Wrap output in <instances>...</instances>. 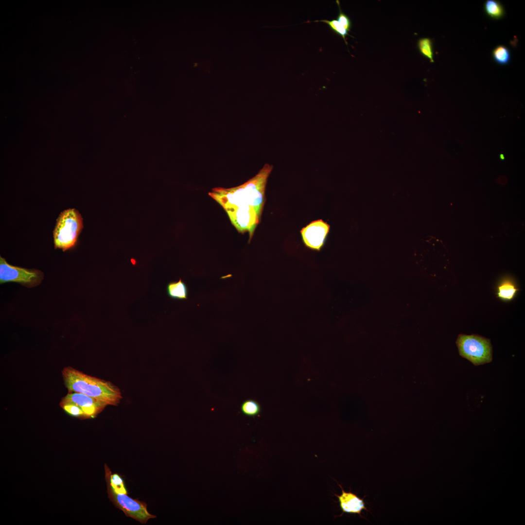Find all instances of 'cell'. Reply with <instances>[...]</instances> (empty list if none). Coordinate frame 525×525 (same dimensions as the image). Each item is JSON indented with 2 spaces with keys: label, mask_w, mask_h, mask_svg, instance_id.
Listing matches in <instances>:
<instances>
[{
  "label": "cell",
  "mask_w": 525,
  "mask_h": 525,
  "mask_svg": "<svg viewBox=\"0 0 525 525\" xmlns=\"http://www.w3.org/2000/svg\"><path fill=\"white\" fill-rule=\"evenodd\" d=\"M338 485L341 489L342 493L339 495L335 494V495L338 499L342 513L358 514L363 517L361 513L363 510L369 511L365 506L364 498H360L350 490L349 492L345 491L340 484Z\"/></svg>",
  "instance_id": "obj_9"
},
{
  "label": "cell",
  "mask_w": 525,
  "mask_h": 525,
  "mask_svg": "<svg viewBox=\"0 0 525 525\" xmlns=\"http://www.w3.org/2000/svg\"><path fill=\"white\" fill-rule=\"evenodd\" d=\"M42 271L36 269H27L12 265L0 257V283L17 282L31 288L39 285L43 279Z\"/></svg>",
  "instance_id": "obj_5"
},
{
  "label": "cell",
  "mask_w": 525,
  "mask_h": 525,
  "mask_svg": "<svg viewBox=\"0 0 525 525\" xmlns=\"http://www.w3.org/2000/svg\"><path fill=\"white\" fill-rule=\"evenodd\" d=\"M106 470L108 484L112 489L117 492L127 493L123 480L120 476L116 473L111 474L108 468Z\"/></svg>",
  "instance_id": "obj_15"
},
{
  "label": "cell",
  "mask_w": 525,
  "mask_h": 525,
  "mask_svg": "<svg viewBox=\"0 0 525 525\" xmlns=\"http://www.w3.org/2000/svg\"><path fill=\"white\" fill-rule=\"evenodd\" d=\"M418 47L420 53L427 58L431 63L434 62V52L432 40L428 37L418 40Z\"/></svg>",
  "instance_id": "obj_14"
},
{
  "label": "cell",
  "mask_w": 525,
  "mask_h": 525,
  "mask_svg": "<svg viewBox=\"0 0 525 525\" xmlns=\"http://www.w3.org/2000/svg\"><path fill=\"white\" fill-rule=\"evenodd\" d=\"M330 226L322 220L312 222L300 231L303 242L308 247L319 250L323 246Z\"/></svg>",
  "instance_id": "obj_7"
},
{
  "label": "cell",
  "mask_w": 525,
  "mask_h": 525,
  "mask_svg": "<svg viewBox=\"0 0 525 525\" xmlns=\"http://www.w3.org/2000/svg\"><path fill=\"white\" fill-rule=\"evenodd\" d=\"M456 344L459 355L474 366L489 363L492 360V346L489 339L478 335L460 334Z\"/></svg>",
  "instance_id": "obj_4"
},
{
  "label": "cell",
  "mask_w": 525,
  "mask_h": 525,
  "mask_svg": "<svg viewBox=\"0 0 525 525\" xmlns=\"http://www.w3.org/2000/svg\"><path fill=\"white\" fill-rule=\"evenodd\" d=\"M314 22H322L327 24L333 32L341 36L344 40L346 44H347L346 36L348 35V31L336 19H332L331 20L322 19L320 20H316Z\"/></svg>",
  "instance_id": "obj_17"
},
{
  "label": "cell",
  "mask_w": 525,
  "mask_h": 525,
  "mask_svg": "<svg viewBox=\"0 0 525 525\" xmlns=\"http://www.w3.org/2000/svg\"><path fill=\"white\" fill-rule=\"evenodd\" d=\"M61 400L77 405L83 412L86 418L95 417L107 405L103 402L78 392H68Z\"/></svg>",
  "instance_id": "obj_8"
},
{
  "label": "cell",
  "mask_w": 525,
  "mask_h": 525,
  "mask_svg": "<svg viewBox=\"0 0 525 525\" xmlns=\"http://www.w3.org/2000/svg\"><path fill=\"white\" fill-rule=\"evenodd\" d=\"M272 168V165L266 163L244 184L230 188H215L209 192L225 209L237 230L248 232L249 241L260 221L266 185Z\"/></svg>",
  "instance_id": "obj_1"
},
{
  "label": "cell",
  "mask_w": 525,
  "mask_h": 525,
  "mask_svg": "<svg viewBox=\"0 0 525 525\" xmlns=\"http://www.w3.org/2000/svg\"><path fill=\"white\" fill-rule=\"evenodd\" d=\"M83 228L82 217L77 210L63 211L56 220L53 231L54 248L63 251L73 247Z\"/></svg>",
  "instance_id": "obj_3"
},
{
  "label": "cell",
  "mask_w": 525,
  "mask_h": 525,
  "mask_svg": "<svg viewBox=\"0 0 525 525\" xmlns=\"http://www.w3.org/2000/svg\"><path fill=\"white\" fill-rule=\"evenodd\" d=\"M61 372L69 392L84 394L107 405H117L122 398L120 389L110 382L90 376L70 366L64 367Z\"/></svg>",
  "instance_id": "obj_2"
},
{
  "label": "cell",
  "mask_w": 525,
  "mask_h": 525,
  "mask_svg": "<svg viewBox=\"0 0 525 525\" xmlns=\"http://www.w3.org/2000/svg\"><path fill=\"white\" fill-rule=\"evenodd\" d=\"M109 497L117 508L122 510L126 516H129L141 524H145L148 519L156 516L150 514L145 503L134 499L125 493H119L113 490L108 485Z\"/></svg>",
  "instance_id": "obj_6"
},
{
  "label": "cell",
  "mask_w": 525,
  "mask_h": 525,
  "mask_svg": "<svg viewBox=\"0 0 525 525\" xmlns=\"http://www.w3.org/2000/svg\"><path fill=\"white\" fill-rule=\"evenodd\" d=\"M241 412L245 415L250 417L258 415L261 410L260 404L253 400H247L241 405Z\"/></svg>",
  "instance_id": "obj_16"
},
{
  "label": "cell",
  "mask_w": 525,
  "mask_h": 525,
  "mask_svg": "<svg viewBox=\"0 0 525 525\" xmlns=\"http://www.w3.org/2000/svg\"><path fill=\"white\" fill-rule=\"evenodd\" d=\"M497 296L504 300H512L518 290L515 285L509 280L503 281L497 288Z\"/></svg>",
  "instance_id": "obj_12"
},
{
  "label": "cell",
  "mask_w": 525,
  "mask_h": 525,
  "mask_svg": "<svg viewBox=\"0 0 525 525\" xmlns=\"http://www.w3.org/2000/svg\"><path fill=\"white\" fill-rule=\"evenodd\" d=\"M492 57L497 64L504 65L509 62L511 55L509 49L506 46L500 45L493 49Z\"/></svg>",
  "instance_id": "obj_13"
},
{
  "label": "cell",
  "mask_w": 525,
  "mask_h": 525,
  "mask_svg": "<svg viewBox=\"0 0 525 525\" xmlns=\"http://www.w3.org/2000/svg\"><path fill=\"white\" fill-rule=\"evenodd\" d=\"M336 2L339 8V13L336 20L349 32L351 28V21L350 18L341 10L339 0H336Z\"/></svg>",
  "instance_id": "obj_18"
},
{
  "label": "cell",
  "mask_w": 525,
  "mask_h": 525,
  "mask_svg": "<svg viewBox=\"0 0 525 525\" xmlns=\"http://www.w3.org/2000/svg\"><path fill=\"white\" fill-rule=\"evenodd\" d=\"M484 9L486 13L494 19H500L505 15L503 6L496 0H487L484 3Z\"/></svg>",
  "instance_id": "obj_11"
},
{
  "label": "cell",
  "mask_w": 525,
  "mask_h": 525,
  "mask_svg": "<svg viewBox=\"0 0 525 525\" xmlns=\"http://www.w3.org/2000/svg\"><path fill=\"white\" fill-rule=\"evenodd\" d=\"M166 290L168 295L172 298L184 300L188 298L187 286L181 279L177 281L169 283Z\"/></svg>",
  "instance_id": "obj_10"
},
{
  "label": "cell",
  "mask_w": 525,
  "mask_h": 525,
  "mask_svg": "<svg viewBox=\"0 0 525 525\" xmlns=\"http://www.w3.org/2000/svg\"><path fill=\"white\" fill-rule=\"evenodd\" d=\"M500 158H501L503 159H504V155H502V154L500 155Z\"/></svg>",
  "instance_id": "obj_19"
}]
</instances>
